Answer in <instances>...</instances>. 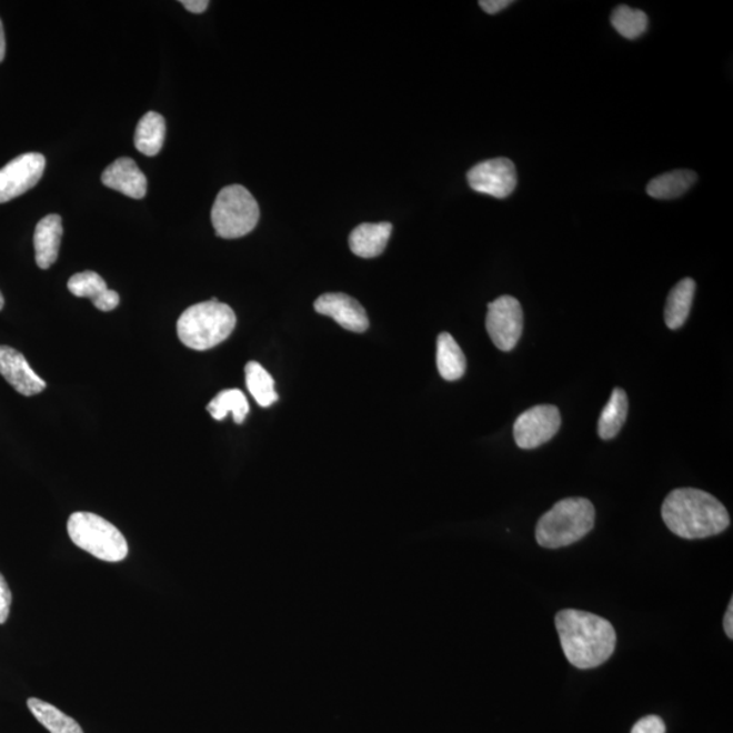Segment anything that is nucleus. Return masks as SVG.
<instances>
[{"label":"nucleus","instance_id":"1","mask_svg":"<svg viewBox=\"0 0 733 733\" xmlns=\"http://www.w3.org/2000/svg\"><path fill=\"white\" fill-rule=\"evenodd\" d=\"M562 651L574 667L595 669L613 655L616 634L602 616L579 610H562L555 616Z\"/></svg>","mask_w":733,"mask_h":733},{"label":"nucleus","instance_id":"2","mask_svg":"<svg viewBox=\"0 0 733 733\" xmlns=\"http://www.w3.org/2000/svg\"><path fill=\"white\" fill-rule=\"evenodd\" d=\"M665 525L684 540L723 533L731 523L729 511L711 493L694 488H680L665 498L662 505Z\"/></svg>","mask_w":733,"mask_h":733},{"label":"nucleus","instance_id":"3","mask_svg":"<svg viewBox=\"0 0 733 733\" xmlns=\"http://www.w3.org/2000/svg\"><path fill=\"white\" fill-rule=\"evenodd\" d=\"M235 325L234 310L213 298L183 311L177 322V334L191 350L208 351L228 340Z\"/></svg>","mask_w":733,"mask_h":733},{"label":"nucleus","instance_id":"4","mask_svg":"<svg viewBox=\"0 0 733 733\" xmlns=\"http://www.w3.org/2000/svg\"><path fill=\"white\" fill-rule=\"evenodd\" d=\"M595 509L590 500L570 498L559 501L536 524V542L542 548L570 546L594 529Z\"/></svg>","mask_w":733,"mask_h":733},{"label":"nucleus","instance_id":"5","mask_svg":"<svg viewBox=\"0 0 733 733\" xmlns=\"http://www.w3.org/2000/svg\"><path fill=\"white\" fill-rule=\"evenodd\" d=\"M67 531L73 545L84 550L96 559L120 562L127 559L128 543L118 528L91 512H76L67 523Z\"/></svg>","mask_w":733,"mask_h":733},{"label":"nucleus","instance_id":"6","mask_svg":"<svg viewBox=\"0 0 733 733\" xmlns=\"http://www.w3.org/2000/svg\"><path fill=\"white\" fill-rule=\"evenodd\" d=\"M217 235L237 240L250 234L260 220V207L254 195L242 185H230L217 195L211 211Z\"/></svg>","mask_w":733,"mask_h":733},{"label":"nucleus","instance_id":"7","mask_svg":"<svg viewBox=\"0 0 733 733\" xmlns=\"http://www.w3.org/2000/svg\"><path fill=\"white\" fill-rule=\"evenodd\" d=\"M486 330L500 351L516 347L523 333V310L516 298L504 295L488 304Z\"/></svg>","mask_w":733,"mask_h":733},{"label":"nucleus","instance_id":"8","mask_svg":"<svg viewBox=\"0 0 733 733\" xmlns=\"http://www.w3.org/2000/svg\"><path fill=\"white\" fill-rule=\"evenodd\" d=\"M560 426L559 408L538 405L519 415L513 425V436L519 448L533 450L558 435Z\"/></svg>","mask_w":733,"mask_h":733},{"label":"nucleus","instance_id":"9","mask_svg":"<svg viewBox=\"0 0 733 733\" xmlns=\"http://www.w3.org/2000/svg\"><path fill=\"white\" fill-rule=\"evenodd\" d=\"M46 163L44 155L28 152L0 169V204L9 203L34 188L44 174Z\"/></svg>","mask_w":733,"mask_h":733},{"label":"nucleus","instance_id":"10","mask_svg":"<svg viewBox=\"0 0 733 733\" xmlns=\"http://www.w3.org/2000/svg\"><path fill=\"white\" fill-rule=\"evenodd\" d=\"M468 182L475 192L506 199L518 185L516 168L509 158L489 159L469 170Z\"/></svg>","mask_w":733,"mask_h":733},{"label":"nucleus","instance_id":"11","mask_svg":"<svg viewBox=\"0 0 733 733\" xmlns=\"http://www.w3.org/2000/svg\"><path fill=\"white\" fill-rule=\"evenodd\" d=\"M314 309L318 314L333 318L340 327L353 333H363L370 327L363 305L347 293H323L317 299Z\"/></svg>","mask_w":733,"mask_h":733},{"label":"nucleus","instance_id":"12","mask_svg":"<svg viewBox=\"0 0 733 733\" xmlns=\"http://www.w3.org/2000/svg\"><path fill=\"white\" fill-rule=\"evenodd\" d=\"M0 375L24 396L40 394L47 388L23 354L11 347L0 345Z\"/></svg>","mask_w":733,"mask_h":733},{"label":"nucleus","instance_id":"13","mask_svg":"<svg viewBox=\"0 0 733 733\" xmlns=\"http://www.w3.org/2000/svg\"><path fill=\"white\" fill-rule=\"evenodd\" d=\"M102 183L131 199H143L147 193V177L137 162L127 157L109 164L103 171Z\"/></svg>","mask_w":733,"mask_h":733},{"label":"nucleus","instance_id":"14","mask_svg":"<svg viewBox=\"0 0 733 733\" xmlns=\"http://www.w3.org/2000/svg\"><path fill=\"white\" fill-rule=\"evenodd\" d=\"M67 285L72 295L89 298L98 310L112 311L120 304L119 293L109 290L107 281L93 271L73 274Z\"/></svg>","mask_w":733,"mask_h":733},{"label":"nucleus","instance_id":"15","mask_svg":"<svg viewBox=\"0 0 733 733\" xmlns=\"http://www.w3.org/2000/svg\"><path fill=\"white\" fill-rule=\"evenodd\" d=\"M63 224L57 213L42 218L34 230L36 264L41 269L51 268L59 257Z\"/></svg>","mask_w":733,"mask_h":733},{"label":"nucleus","instance_id":"16","mask_svg":"<svg viewBox=\"0 0 733 733\" xmlns=\"http://www.w3.org/2000/svg\"><path fill=\"white\" fill-rule=\"evenodd\" d=\"M393 225L383 223H363L351 232L350 248L353 254L362 259H374L388 247Z\"/></svg>","mask_w":733,"mask_h":733},{"label":"nucleus","instance_id":"17","mask_svg":"<svg viewBox=\"0 0 733 733\" xmlns=\"http://www.w3.org/2000/svg\"><path fill=\"white\" fill-rule=\"evenodd\" d=\"M695 295V281L686 278L680 281L671 290L665 304L664 320L665 325L671 330L680 329L687 321L690 310H692Z\"/></svg>","mask_w":733,"mask_h":733},{"label":"nucleus","instance_id":"18","mask_svg":"<svg viewBox=\"0 0 733 733\" xmlns=\"http://www.w3.org/2000/svg\"><path fill=\"white\" fill-rule=\"evenodd\" d=\"M167 137V121L157 112H149L140 119L134 132V147L145 157H155L161 152Z\"/></svg>","mask_w":733,"mask_h":733},{"label":"nucleus","instance_id":"19","mask_svg":"<svg viewBox=\"0 0 733 733\" xmlns=\"http://www.w3.org/2000/svg\"><path fill=\"white\" fill-rule=\"evenodd\" d=\"M439 374L445 381L454 382L466 372V358L450 333H440L436 345Z\"/></svg>","mask_w":733,"mask_h":733},{"label":"nucleus","instance_id":"20","mask_svg":"<svg viewBox=\"0 0 733 733\" xmlns=\"http://www.w3.org/2000/svg\"><path fill=\"white\" fill-rule=\"evenodd\" d=\"M696 182L692 170H674L656 177L646 187V193L653 199L671 200L681 198Z\"/></svg>","mask_w":733,"mask_h":733},{"label":"nucleus","instance_id":"21","mask_svg":"<svg viewBox=\"0 0 733 733\" xmlns=\"http://www.w3.org/2000/svg\"><path fill=\"white\" fill-rule=\"evenodd\" d=\"M629 411V401L625 391L615 388L610 400L599 418L598 433L603 440H611L619 435L625 424Z\"/></svg>","mask_w":733,"mask_h":733},{"label":"nucleus","instance_id":"22","mask_svg":"<svg viewBox=\"0 0 733 733\" xmlns=\"http://www.w3.org/2000/svg\"><path fill=\"white\" fill-rule=\"evenodd\" d=\"M28 707L40 724L51 733H83L82 726L77 720L67 716L48 702L39 699H29Z\"/></svg>","mask_w":733,"mask_h":733},{"label":"nucleus","instance_id":"23","mask_svg":"<svg viewBox=\"0 0 733 733\" xmlns=\"http://www.w3.org/2000/svg\"><path fill=\"white\" fill-rule=\"evenodd\" d=\"M207 411L218 421L224 420L229 413H232L235 423L242 424L249 413V402L241 390H224L208 403Z\"/></svg>","mask_w":733,"mask_h":733},{"label":"nucleus","instance_id":"24","mask_svg":"<svg viewBox=\"0 0 733 733\" xmlns=\"http://www.w3.org/2000/svg\"><path fill=\"white\" fill-rule=\"evenodd\" d=\"M244 375H247L249 393L260 406H272L279 400L273 378L260 363L249 362L244 366Z\"/></svg>","mask_w":733,"mask_h":733},{"label":"nucleus","instance_id":"25","mask_svg":"<svg viewBox=\"0 0 733 733\" xmlns=\"http://www.w3.org/2000/svg\"><path fill=\"white\" fill-rule=\"evenodd\" d=\"M611 23L622 37L634 40L646 32L647 17L644 11L622 4L611 14Z\"/></svg>","mask_w":733,"mask_h":733},{"label":"nucleus","instance_id":"26","mask_svg":"<svg viewBox=\"0 0 733 733\" xmlns=\"http://www.w3.org/2000/svg\"><path fill=\"white\" fill-rule=\"evenodd\" d=\"M12 595L11 590L3 578V574L0 573V625L8 622L11 609Z\"/></svg>","mask_w":733,"mask_h":733},{"label":"nucleus","instance_id":"27","mask_svg":"<svg viewBox=\"0 0 733 733\" xmlns=\"http://www.w3.org/2000/svg\"><path fill=\"white\" fill-rule=\"evenodd\" d=\"M632 733H665V724L659 716H646L635 723Z\"/></svg>","mask_w":733,"mask_h":733},{"label":"nucleus","instance_id":"28","mask_svg":"<svg viewBox=\"0 0 733 733\" xmlns=\"http://www.w3.org/2000/svg\"><path fill=\"white\" fill-rule=\"evenodd\" d=\"M513 2L511 0H481L479 4L488 14H498L501 10L509 8Z\"/></svg>","mask_w":733,"mask_h":733},{"label":"nucleus","instance_id":"29","mask_svg":"<svg viewBox=\"0 0 733 733\" xmlns=\"http://www.w3.org/2000/svg\"><path fill=\"white\" fill-rule=\"evenodd\" d=\"M181 4L188 11L193 12V14H201L208 9L210 2L208 0H181Z\"/></svg>","mask_w":733,"mask_h":733},{"label":"nucleus","instance_id":"30","mask_svg":"<svg viewBox=\"0 0 733 733\" xmlns=\"http://www.w3.org/2000/svg\"><path fill=\"white\" fill-rule=\"evenodd\" d=\"M724 629H725V634L729 635L730 639L733 637V602H730L729 610H726L725 616H724Z\"/></svg>","mask_w":733,"mask_h":733},{"label":"nucleus","instance_id":"31","mask_svg":"<svg viewBox=\"0 0 733 733\" xmlns=\"http://www.w3.org/2000/svg\"><path fill=\"white\" fill-rule=\"evenodd\" d=\"M6 54V37L2 21H0V63H2Z\"/></svg>","mask_w":733,"mask_h":733},{"label":"nucleus","instance_id":"32","mask_svg":"<svg viewBox=\"0 0 733 733\" xmlns=\"http://www.w3.org/2000/svg\"><path fill=\"white\" fill-rule=\"evenodd\" d=\"M4 308V298L2 295V292H0V310Z\"/></svg>","mask_w":733,"mask_h":733}]
</instances>
